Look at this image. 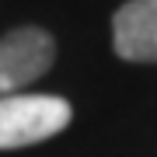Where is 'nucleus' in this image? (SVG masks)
Here are the masks:
<instances>
[{"label":"nucleus","mask_w":157,"mask_h":157,"mask_svg":"<svg viewBox=\"0 0 157 157\" xmlns=\"http://www.w3.org/2000/svg\"><path fill=\"white\" fill-rule=\"evenodd\" d=\"M73 115L70 101L52 94H7L0 98V150L42 143L67 129Z\"/></svg>","instance_id":"f257e3e1"},{"label":"nucleus","mask_w":157,"mask_h":157,"mask_svg":"<svg viewBox=\"0 0 157 157\" xmlns=\"http://www.w3.org/2000/svg\"><path fill=\"white\" fill-rule=\"evenodd\" d=\"M56 59V42L45 28L25 25L0 39V91H17L39 80Z\"/></svg>","instance_id":"f03ea898"},{"label":"nucleus","mask_w":157,"mask_h":157,"mask_svg":"<svg viewBox=\"0 0 157 157\" xmlns=\"http://www.w3.org/2000/svg\"><path fill=\"white\" fill-rule=\"evenodd\" d=\"M115 52L129 63H157V0H129L112 17Z\"/></svg>","instance_id":"7ed1b4c3"}]
</instances>
